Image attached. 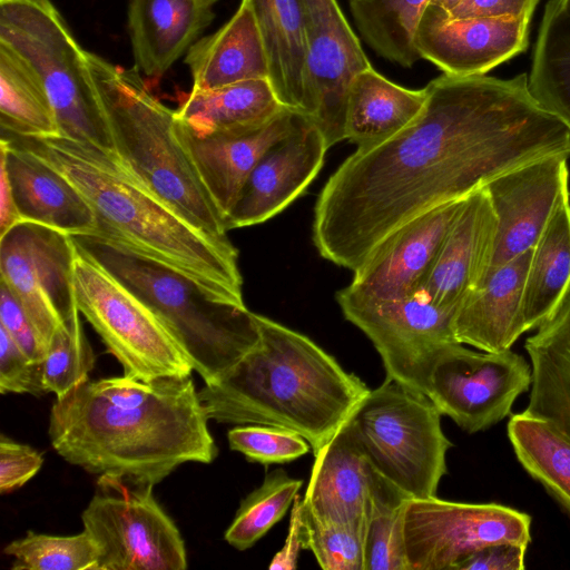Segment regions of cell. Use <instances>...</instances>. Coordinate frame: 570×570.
<instances>
[{"label":"cell","instance_id":"cell-3","mask_svg":"<svg viewBox=\"0 0 570 570\" xmlns=\"http://www.w3.org/2000/svg\"><path fill=\"white\" fill-rule=\"evenodd\" d=\"M261 337L198 396L209 420L285 428L315 454L370 393L366 384L308 336L256 314Z\"/></svg>","mask_w":570,"mask_h":570},{"label":"cell","instance_id":"cell-46","mask_svg":"<svg viewBox=\"0 0 570 570\" xmlns=\"http://www.w3.org/2000/svg\"><path fill=\"white\" fill-rule=\"evenodd\" d=\"M539 0H463L448 14L451 18H528Z\"/></svg>","mask_w":570,"mask_h":570},{"label":"cell","instance_id":"cell-6","mask_svg":"<svg viewBox=\"0 0 570 570\" xmlns=\"http://www.w3.org/2000/svg\"><path fill=\"white\" fill-rule=\"evenodd\" d=\"M120 165L195 229L227 236L224 217L175 131V111L151 95L140 72L87 51Z\"/></svg>","mask_w":570,"mask_h":570},{"label":"cell","instance_id":"cell-26","mask_svg":"<svg viewBox=\"0 0 570 570\" xmlns=\"http://www.w3.org/2000/svg\"><path fill=\"white\" fill-rule=\"evenodd\" d=\"M185 63L191 90L223 87L238 81L268 78L262 37L247 0L215 33L199 38L187 51Z\"/></svg>","mask_w":570,"mask_h":570},{"label":"cell","instance_id":"cell-14","mask_svg":"<svg viewBox=\"0 0 570 570\" xmlns=\"http://www.w3.org/2000/svg\"><path fill=\"white\" fill-rule=\"evenodd\" d=\"M77 249L69 234L21 220L0 235V274L48 348L58 327L77 311Z\"/></svg>","mask_w":570,"mask_h":570},{"label":"cell","instance_id":"cell-25","mask_svg":"<svg viewBox=\"0 0 570 570\" xmlns=\"http://www.w3.org/2000/svg\"><path fill=\"white\" fill-rule=\"evenodd\" d=\"M372 468L347 423L314 454L304 510L327 521L365 529Z\"/></svg>","mask_w":570,"mask_h":570},{"label":"cell","instance_id":"cell-28","mask_svg":"<svg viewBox=\"0 0 570 570\" xmlns=\"http://www.w3.org/2000/svg\"><path fill=\"white\" fill-rule=\"evenodd\" d=\"M264 45L268 80L279 101L305 115L306 41L302 0H247Z\"/></svg>","mask_w":570,"mask_h":570},{"label":"cell","instance_id":"cell-22","mask_svg":"<svg viewBox=\"0 0 570 570\" xmlns=\"http://www.w3.org/2000/svg\"><path fill=\"white\" fill-rule=\"evenodd\" d=\"M0 155L21 220L69 235L95 232L96 218L90 205L58 169L4 137L0 140Z\"/></svg>","mask_w":570,"mask_h":570},{"label":"cell","instance_id":"cell-12","mask_svg":"<svg viewBox=\"0 0 570 570\" xmlns=\"http://www.w3.org/2000/svg\"><path fill=\"white\" fill-rule=\"evenodd\" d=\"M531 517L499 503H464L435 497L410 499L404 519L407 570H454L491 544L531 542Z\"/></svg>","mask_w":570,"mask_h":570},{"label":"cell","instance_id":"cell-50","mask_svg":"<svg viewBox=\"0 0 570 570\" xmlns=\"http://www.w3.org/2000/svg\"><path fill=\"white\" fill-rule=\"evenodd\" d=\"M564 9L570 13V0H560Z\"/></svg>","mask_w":570,"mask_h":570},{"label":"cell","instance_id":"cell-40","mask_svg":"<svg viewBox=\"0 0 570 570\" xmlns=\"http://www.w3.org/2000/svg\"><path fill=\"white\" fill-rule=\"evenodd\" d=\"M305 549L325 570H364L365 529L354 524L321 520L304 510Z\"/></svg>","mask_w":570,"mask_h":570},{"label":"cell","instance_id":"cell-45","mask_svg":"<svg viewBox=\"0 0 570 570\" xmlns=\"http://www.w3.org/2000/svg\"><path fill=\"white\" fill-rule=\"evenodd\" d=\"M528 546L495 543L468 556L454 570H524Z\"/></svg>","mask_w":570,"mask_h":570},{"label":"cell","instance_id":"cell-36","mask_svg":"<svg viewBox=\"0 0 570 570\" xmlns=\"http://www.w3.org/2000/svg\"><path fill=\"white\" fill-rule=\"evenodd\" d=\"M409 500L372 469L364 533V570H407L404 519Z\"/></svg>","mask_w":570,"mask_h":570},{"label":"cell","instance_id":"cell-9","mask_svg":"<svg viewBox=\"0 0 570 570\" xmlns=\"http://www.w3.org/2000/svg\"><path fill=\"white\" fill-rule=\"evenodd\" d=\"M154 484L99 475L81 514L99 570H185L184 540L153 494Z\"/></svg>","mask_w":570,"mask_h":570},{"label":"cell","instance_id":"cell-49","mask_svg":"<svg viewBox=\"0 0 570 570\" xmlns=\"http://www.w3.org/2000/svg\"><path fill=\"white\" fill-rule=\"evenodd\" d=\"M463 0H431L430 4L436 6L448 13L458 7Z\"/></svg>","mask_w":570,"mask_h":570},{"label":"cell","instance_id":"cell-1","mask_svg":"<svg viewBox=\"0 0 570 570\" xmlns=\"http://www.w3.org/2000/svg\"><path fill=\"white\" fill-rule=\"evenodd\" d=\"M402 131L356 149L330 176L312 239L326 261L354 272L395 229L535 159L570 155V130L529 89L509 79L442 73Z\"/></svg>","mask_w":570,"mask_h":570},{"label":"cell","instance_id":"cell-38","mask_svg":"<svg viewBox=\"0 0 570 570\" xmlns=\"http://www.w3.org/2000/svg\"><path fill=\"white\" fill-rule=\"evenodd\" d=\"M12 570H99L98 550L87 531L51 535L29 531L3 550Z\"/></svg>","mask_w":570,"mask_h":570},{"label":"cell","instance_id":"cell-43","mask_svg":"<svg viewBox=\"0 0 570 570\" xmlns=\"http://www.w3.org/2000/svg\"><path fill=\"white\" fill-rule=\"evenodd\" d=\"M0 326L35 361L43 362L48 346L24 308L9 287L0 281Z\"/></svg>","mask_w":570,"mask_h":570},{"label":"cell","instance_id":"cell-13","mask_svg":"<svg viewBox=\"0 0 570 570\" xmlns=\"http://www.w3.org/2000/svg\"><path fill=\"white\" fill-rule=\"evenodd\" d=\"M531 382V364L511 348L475 352L454 343L434 361L424 393L442 415L476 433L509 416Z\"/></svg>","mask_w":570,"mask_h":570},{"label":"cell","instance_id":"cell-35","mask_svg":"<svg viewBox=\"0 0 570 570\" xmlns=\"http://www.w3.org/2000/svg\"><path fill=\"white\" fill-rule=\"evenodd\" d=\"M431 0H348L354 23L373 51L404 68L421 59L415 45L420 19Z\"/></svg>","mask_w":570,"mask_h":570},{"label":"cell","instance_id":"cell-48","mask_svg":"<svg viewBox=\"0 0 570 570\" xmlns=\"http://www.w3.org/2000/svg\"><path fill=\"white\" fill-rule=\"evenodd\" d=\"M21 222L11 186L4 168L0 165V235Z\"/></svg>","mask_w":570,"mask_h":570},{"label":"cell","instance_id":"cell-11","mask_svg":"<svg viewBox=\"0 0 570 570\" xmlns=\"http://www.w3.org/2000/svg\"><path fill=\"white\" fill-rule=\"evenodd\" d=\"M335 298L345 320L372 342L385 377L423 393L439 354L459 343L453 330L455 312L436 305L420 287L389 301L362 302L340 292Z\"/></svg>","mask_w":570,"mask_h":570},{"label":"cell","instance_id":"cell-33","mask_svg":"<svg viewBox=\"0 0 570 570\" xmlns=\"http://www.w3.org/2000/svg\"><path fill=\"white\" fill-rule=\"evenodd\" d=\"M507 432L525 472L570 515V439L524 410L511 415Z\"/></svg>","mask_w":570,"mask_h":570},{"label":"cell","instance_id":"cell-5","mask_svg":"<svg viewBox=\"0 0 570 570\" xmlns=\"http://www.w3.org/2000/svg\"><path fill=\"white\" fill-rule=\"evenodd\" d=\"M89 258L161 323L205 384L225 376L255 345L261 333L256 313L219 301L188 275L118 242L96 235H70Z\"/></svg>","mask_w":570,"mask_h":570},{"label":"cell","instance_id":"cell-10","mask_svg":"<svg viewBox=\"0 0 570 570\" xmlns=\"http://www.w3.org/2000/svg\"><path fill=\"white\" fill-rule=\"evenodd\" d=\"M77 308L91 324L124 375L137 380L190 376L188 358L158 318L124 285L77 252Z\"/></svg>","mask_w":570,"mask_h":570},{"label":"cell","instance_id":"cell-21","mask_svg":"<svg viewBox=\"0 0 570 570\" xmlns=\"http://www.w3.org/2000/svg\"><path fill=\"white\" fill-rule=\"evenodd\" d=\"M495 232L493 206L481 187L465 197L420 288L440 307L456 312L483 275Z\"/></svg>","mask_w":570,"mask_h":570},{"label":"cell","instance_id":"cell-39","mask_svg":"<svg viewBox=\"0 0 570 570\" xmlns=\"http://www.w3.org/2000/svg\"><path fill=\"white\" fill-rule=\"evenodd\" d=\"M95 361L77 311L58 327L42 362L43 383L48 393H55L56 397L65 395L88 379Z\"/></svg>","mask_w":570,"mask_h":570},{"label":"cell","instance_id":"cell-8","mask_svg":"<svg viewBox=\"0 0 570 570\" xmlns=\"http://www.w3.org/2000/svg\"><path fill=\"white\" fill-rule=\"evenodd\" d=\"M421 391L393 379L371 390L347 423L371 468L410 499L436 495L452 442Z\"/></svg>","mask_w":570,"mask_h":570},{"label":"cell","instance_id":"cell-4","mask_svg":"<svg viewBox=\"0 0 570 570\" xmlns=\"http://www.w3.org/2000/svg\"><path fill=\"white\" fill-rule=\"evenodd\" d=\"M35 153L83 195L96 234L188 275L215 298L245 305L238 249L208 236L168 208L104 151L59 136H2Z\"/></svg>","mask_w":570,"mask_h":570},{"label":"cell","instance_id":"cell-2","mask_svg":"<svg viewBox=\"0 0 570 570\" xmlns=\"http://www.w3.org/2000/svg\"><path fill=\"white\" fill-rule=\"evenodd\" d=\"M208 420L191 376L88 377L56 399L48 433L72 465L155 485L184 463L216 458Z\"/></svg>","mask_w":570,"mask_h":570},{"label":"cell","instance_id":"cell-47","mask_svg":"<svg viewBox=\"0 0 570 570\" xmlns=\"http://www.w3.org/2000/svg\"><path fill=\"white\" fill-rule=\"evenodd\" d=\"M304 505L298 494L291 507L287 537L283 548L274 556L269 569L294 570L301 550L305 549Z\"/></svg>","mask_w":570,"mask_h":570},{"label":"cell","instance_id":"cell-42","mask_svg":"<svg viewBox=\"0 0 570 570\" xmlns=\"http://www.w3.org/2000/svg\"><path fill=\"white\" fill-rule=\"evenodd\" d=\"M0 392L41 396L48 391L43 383L42 362L32 360L0 326Z\"/></svg>","mask_w":570,"mask_h":570},{"label":"cell","instance_id":"cell-31","mask_svg":"<svg viewBox=\"0 0 570 570\" xmlns=\"http://www.w3.org/2000/svg\"><path fill=\"white\" fill-rule=\"evenodd\" d=\"M570 286V197L554 210L532 254L522 296L525 331L537 328Z\"/></svg>","mask_w":570,"mask_h":570},{"label":"cell","instance_id":"cell-34","mask_svg":"<svg viewBox=\"0 0 570 570\" xmlns=\"http://www.w3.org/2000/svg\"><path fill=\"white\" fill-rule=\"evenodd\" d=\"M1 131L18 136L58 135L49 96L33 68L0 42Z\"/></svg>","mask_w":570,"mask_h":570},{"label":"cell","instance_id":"cell-7","mask_svg":"<svg viewBox=\"0 0 570 570\" xmlns=\"http://www.w3.org/2000/svg\"><path fill=\"white\" fill-rule=\"evenodd\" d=\"M0 42L16 50L40 78L59 136L116 157L87 51L51 0H0Z\"/></svg>","mask_w":570,"mask_h":570},{"label":"cell","instance_id":"cell-32","mask_svg":"<svg viewBox=\"0 0 570 570\" xmlns=\"http://www.w3.org/2000/svg\"><path fill=\"white\" fill-rule=\"evenodd\" d=\"M528 82L535 100L570 130V13L560 0L546 4Z\"/></svg>","mask_w":570,"mask_h":570},{"label":"cell","instance_id":"cell-29","mask_svg":"<svg viewBox=\"0 0 570 570\" xmlns=\"http://www.w3.org/2000/svg\"><path fill=\"white\" fill-rule=\"evenodd\" d=\"M426 89L402 87L373 67L353 80L346 104V139L363 150L376 146L407 127L422 111Z\"/></svg>","mask_w":570,"mask_h":570},{"label":"cell","instance_id":"cell-24","mask_svg":"<svg viewBox=\"0 0 570 570\" xmlns=\"http://www.w3.org/2000/svg\"><path fill=\"white\" fill-rule=\"evenodd\" d=\"M219 0H129L128 32L135 68L164 76L199 39Z\"/></svg>","mask_w":570,"mask_h":570},{"label":"cell","instance_id":"cell-18","mask_svg":"<svg viewBox=\"0 0 570 570\" xmlns=\"http://www.w3.org/2000/svg\"><path fill=\"white\" fill-rule=\"evenodd\" d=\"M327 142L305 116L256 164L224 218L226 230L262 224L288 207L318 175Z\"/></svg>","mask_w":570,"mask_h":570},{"label":"cell","instance_id":"cell-19","mask_svg":"<svg viewBox=\"0 0 570 570\" xmlns=\"http://www.w3.org/2000/svg\"><path fill=\"white\" fill-rule=\"evenodd\" d=\"M528 18H451L429 4L417 24L415 45L425 59L452 76L485 75L523 52Z\"/></svg>","mask_w":570,"mask_h":570},{"label":"cell","instance_id":"cell-37","mask_svg":"<svg viewBox=\"0 0 570 570\" xmlns=\"http://www.w3.org/2000/svg\"><path fill=\"white\" fill-rule=\"evenodd\" d=\"M303 480L276 469L242 502L225 532V540L237 550L253 547L292 507Z\"/></svg>","mask_w":570,"mask_h":570},{"label":"cell","instance_id":"cell-27","mask_svg":"<svg viewBox=\"0 0 570 570\" xmlns=\"http://www.w3.org/2000/svg\"><path fill=\"white\" fill-rule=\"evenodd\" d=\"M532 382L525 412L553 424L570 439V286L524 343Z\"/></svg>","mask_w":570,"mask_h":570},{"label":"cell","instance_id":"cell-16","mask_svg":"<svg viewBox=\"0 0 570 570\" xmlns=\"http://www.w3.org/2000/svg\"><path fill=\"white\" fill-rule=\"evenodd\" d=\"M569 158L570 155L566 154L546 156L507 171L483 186L497 217V232L479 284L532 248L554 210L570 197Z\"/></svg>","mask_w":570,"mask_h":570},{"label":"cell","instance_id":"cell-41","mask_svg":"<svg viewBox=\"0 0 570 570\" xmlns=\"http://www.w3.org/2000/svg\"><path fill=\"white\" fill-rule=\"evenodd\" d=\"M229 448L248 461L264 465L286 463L309 451V443L295 431L259 424L237 425L227 433Z\"/></svg>","mask_w":570,"mask_h":570},{"label":"cell","instance_id":"cell-20","mask_svg":"<svg viewBox=\"0 0 570 570\" xmlns=\"http://www.w3.org/2000/svg\"><path fill=\"white\" fill-rule=\"evenodd\" d=\"M305 116L284 107L263 124L210 135L196 134L175 117V131L225 218L263 155Z\"/></svg>","mask_w":570,"mask_h":570},{"label":"cell","instance_id":"cell-17","mask_svg":"<svg viewBox=\"0 0 570 570\" xmlns=\"http://www.w3.org/2000/svg\"><path fill=\"white\" fill-rule=\"evenodd\" d=\"M464 198L446 202L390 234L338 292L362 302L400 298L420 287Z\"/></svg>","mask_w":570,"mask_h":570},{"label":"cell","instance_id":"cell-23","mask_svg":"<svg viewBox=\"0 0 570 570\" xmlns=\"http://www.w3.org/2000/svg\"><path fill=\"white\" fill-rule=\"evenodd\" d=\"M531 254L532 248L502 265L464 295L453 322L459 343L501 352L527 332L522 296Z\"/></svg>","mask_w":570,"mask_h":570},{"label":"cell","instance_id":"cell-30","mask_svg":"<svg viewBox=\"0 0 570 570\" xmlns=\"http://www.w3.org/2000/svg\"><path fill=\"white\" fill-rule=\"evenodd\" d=\"M284 107L268 78H258L191 90L175 117L194 132L210 135L263 124Z\"/></svg>","mask_w":570,"mask_h":570},{"label":"cell","instance_id":"cell-15","mask_svg":"<svg viewBox=\"0 0 570 570\" xmlns=\"http://www.w3.org/2000/svg\"><path fill=\"white\" fill-rule=\"evenodd\" d=\"M306 41L305 115L328 148L346 139V104L354 78L372 67L337 0H302Z\"/></svg>","mask_w":570,"mask_h":570},{"label":"cell","instance_id":"cell-44","mask_svg":"<svg viewBox=\"0 0 570 570\" xmlns=\"http://www.w3.org/2000/svg\"><path fill=\"white\" fill-rule=\"evenodd\" d=\"M43 464V455L33 448L0 438V493H10L33 478Z\"/></svg>","mask_w":570,"mask_h":570}]
</instances>
